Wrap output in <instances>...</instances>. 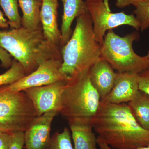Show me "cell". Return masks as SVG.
<instances>
[{
	"label": "cell",
	"instance_id": "1",
	"mask_svg": "<svg viewBox=\"0 0 149 149\" xmlns=\"http://www.w3.org/2000/svg\"><path fill=\"white\" fill-rule=\"evenodd\" d=\"M93 128L99 137L115 149H137L149 144V131L136 121L126 103L101 101Z\"/></svg>",
	"mask_w": 149,
	"mask_h": 149
},
{
	"label": "cell",
	"instance_id": "2",
	"mask_svg": "<svg viewBox=\"0 0 149 149\" xmlns=\"http://www.w3.org/2000/svg\"><path fill=\"white\" fill-rule=\"evenodd\" d=\"M0 46L22 65L26 75L49 60L62 59L60 48L47 40L42 27L0 30Z\"/></svg>",
	"mask_w": 149,
	"mask_h": 149
},
{
	"label": "cell",
	"instance_id": "3",
	"mask_svg": "<svg viewBox=\"0 0 149 149\" xmlns=\"http://www.w3.org/2000/svg\"><path fill=\"white\" fill-rule=\"evenodd\" d=\"M76 19L71 37L61 49L60 70L67 80L89 70L100 59L101 46L96 40L87 10Z\"/></svg>",
	"mask_w": 149,
	"mask_h": 149
},
{
	"label": "cell",
	"instance_id": "4",
	"mask_svg": "<svg viewBox=\"0 0 149 149\" xmlns=\"http://www.w3.org/2000/svg\"><path fill=\"white\" fill-rule=\"evenodd\" d=\"M89 70L67 80L59 113L68 121L94 122L98 111L100 97L91 83Z\"/></svg>",
	"mask_w": 149,
	"mask_h": 149
},
{
	"label": "cell",
	"instance_id": "5",
	"mask_svg": "<svg viewBox=\"0 0 149 149\" xmlns=\"http://www.w3.org/2000/svg\"><path fill=\"white\" fill-rule=\"evenodd\" d=\"M139 37L136 31L121 37L113 29L109 30L101 45L100 58L117 72L140 74L148 68L149 61L146 56L139 55L133 49V43Z\"/></svg>",
	"mask_w": 149,
	"mask_h": 149
},
{
	"label": "cell",
	"instance_id": "6",
	"mask_svg": "<svg viewBox=\"0 0 149 149\" xmlns=\"http://www.w3.org/2000/svg\"><path fill=\"white\" fill-rule=\"evenodd\" d=\"M37 116L32 102L24 91L13 92L0 86L1 132H25Z\"/></svg>",
	"mask_w": 149,
	"mask_h": 149
},
{
	"label": "cell",
	"instance_id": "7",
	"mask_svg": "<svg viewBox=\"0 0 149 149\" xmlns=\"http://www.w3.org/2000/svg\"><path fill=\"white\" fill-rule=\"evenodd\" d=\"M85 8L93 22L96 40L101 45L107 31L123 25L140 30L139 21L133 14L111 11L109 0H85Z\"/></svg>",
	"mask_w": 149,
	"mask_h": 149
},
{
	"label": "cell",
	"instance_id": "8",
	"mask_svg": "<svg viewBox=\"0 0 149 149\" xmlns=\"http://www.w3.org/2000/svg\"><path fill=\"white\" fill-rule=\"evenodd\" d=\"M62 59L49 60L41 63L37 70L21 79L9 85H3L8 91L21 92L29 88L49 85L59 81L66 80L60 72Z\"/></svg>",
	"mask_w": 149,
	"mask_h": 149
},
{
	"label": "cell",
	"instance_id": "9",
	"mask_svg": "<svg viewBox=\"0 0 149 149\" xmlns=\"http://www.w3.org/2000/svg\"><path fill=\"white\" fill-rule=\"evenodd\" d=\"M66 83V80H59L49 85L29 88L23 91L32 102L37 116L52 111L59 113L62 96Z\"/></svg>",
	"mask_w": 149,
	"mask_h": 149
},
{
	"label": "cell",
	"instance_id": "10",
	"mask_svg": "<svg viewBox=\"0 0 149 149\" xmlns=\"http://www.w3.org/2000/svg\"><path fill=\"white\" fill-rule=\"evenodd\" d=\"M58 114L52 111L35 118L24 132L25 149H47L51 141V125Z\"/></svg>",
	"mask_w": 149,
	"mask_h": 149
},
{
	"label": "cell",
	"instance_id": "11",
	"mask_svg": "<svg viewBox=\"0 0 149 149\" xmlns=\"http://www.w3.org/2000/svg\"><path fill=\"white\" fill-rule=\"evenodd\" d=\"M139 74L117 72L114 86L101 101L120 104L130 101L139 92Z\"/></svg>",
	"mask_w": 149,
	"mask_h": 149
},
{
	"label": "cell",
	"instance_id": "12",
	"mask_svg": "<svg viewBox=\"0 0 149 149\" xmlns=\"http://www.w3.org/2000/svg\"><path fill=\"white\" fill-rule=\"evenodd\" d=\"M40 18L43 34L48 41L61 48V34L58 24V0H42Z\"/></svg>",
	"mask_w": 149,
	"mask_h": 149
},
{
	"label": "cell",
	"instance_id": "13",
	"mask_svg": "<svg viewBox=\"0 0 149 149\" xmlns=\"http://www.w3.org/2000/svg\"><path fill=\"white\" fill-rule=\"evenodd\" d=\"M117 72L107 62L100 59L89 70L90 80L100 97L101 100L109 94L114 86Z\"/></svg>",
	"mask_w": 149,
	"mask_h": 149
},
{
	"label": "cell",
	"instance_id": "14",
	"mask_svg": "<svg viewBox=\"0 0 149 149\" xmlns=\"http://www.w3.org/2000/svg\"><path fill=\"white\" fill-rule=\"evenodd\" d=\"M74 144V149H97V138L92 129L94 122L87 120L68 121Z\"/></svg>",
	"mask_w": 149,
	"mask_h": 149
},
{
	"label": "cell",
	"instance_id": "15",
	"mask_svg": "<svg viewBox=\"0 0 149 149\" xmlns=\"http://www.w3.org/2000/svg\"><path fill=\"white\" fill-rule=\"evenodd\" d=\"M63 4V15L62 17L61 32V48L66 44L72 33L71 25L75 18L86 10L85 1L83 0H61Z\"/></svg>",
	"mask_w": 149,
	"mask_h": 149
},
{
	"label": "cell",
	"instance_id": "16",
	"mask_svg": "<svg viewBox=\"0 0 149 149\" xmlns=\"http://www.w3.org/2000/svg\"><path fill=\"white\" fill-rule=\"evenodd\" d=\"M19 6L22 11L21 26L29 30L42 27L40 15L42 0H18Z\"/></svg>",
	"mask_w": 149,
	"mask_h": 149
},
{
	"label": "cell",
	"instance_id": "17",
	"mask_svg": "<svg viewBox=\"0 0 149 149\" xmlns=\"http://www.w3.org/2000/svg\"><path fill=\"white\" fill-rule=\"evenodd\" d=\"M127 104L136 121L149 131V95L139 91Z\"/></svg>",
	"mask_w": 149,
	"mask_h": 149
},
{
	"label": "cell",
	"instance_id": "18",
	"mask_svg": "<svg viewBox=\"0 0 149 149\" xmlns=\"http://www.w3.org/2000/svg\"><path fill=\"white\" fill-rule=\"evenodd\" d=\"M0 6L8 19L9 27L11 29L22 27L21 17L19 12L18 0H0Z\"/></svg>",
	"mask_w": 149,
	"mask_h": 149
},
{
	"label": "cell",
	"instance_id": "19",
	"mask_svg": "<svg viewBox=\"0 0 149 149\" xmlns=\"http://www.w3.org/2000/svg\"><path fill=\"white\" fill-rule=\"evenodd\" d=\"M25 75L23 66L18 61L13 59L9 69L0 74V86L11 84Z\"/></svg>",
	"mask_w": 149,
	"mask_h": 149
},
{
	"label": "cell",
	"instance_id": "20",
	"mask_svg": "<svg viewBox=\"0 0 149 149\" xmlns=\"http://www.w3.org/2000/svg\"><path fill=\"white\" fill-rule=\"evenodd\" d=\"M47 149H74L69 129L65 128L61 132H56L51 137Z\"/></svg>",
	"mask_w": 149,
	"mask_h": 149
},
{
	"label": "cell",
	"instance_id": "21",
	"mask_svg": "<svg viewBox=\"0 0 149 149\" xmlns=\"http://www.w3.org/2000/svg\"><path fill=\"white\" fill-rule=\"evenodd\" d=\"M133 14L139 21L140 30L143 31L149 28V0H143L135 6Z\"/></svg>",
	"mask_w": 149,
	"mask_h": 149
},
{
	"label": "cell",
	"instance_id": "22",
	"mask_svg": "<svg viewBox=\"0 0 149 149\" xmlns=\"http://www.w3.org/2000/svg\"><path fill=\"white\" fill-rule=\"evenodd\" d=\"M24 146V132L19 131L11 133L10 143L9 149H23Z\"/></svg>",
	"mask_w": 149,
	"mask_h": 149
},
{
	"label": "cell",
	"instance_id": "23",
	"mask_svg": "<svg viewBox=\"0 0 149 149\" xmlns=\"http://www.w3.org/2000/svg\"><path fill=\"white\" fill-rule=\"evenodd\" d=\"M139 91L149 95V67L139 74Z\"/></svg>",
	"mask_w": 149,
	"mask_h": 149
},
{
	"label": "cell",
	"instance_id": "24",
	"mask_svg": "<svg viewBox=\"0 0 149 149\" xmlns=\"http://www.w3.org/2000/svg\"><path fill=\"white\" fill-rule=\"evenodd\" d=\"M0 61L1 66L5 68H10L13 60L11 56L3 48L0 46Z\"/></svg>",
	"mask_w": 149,
	"mask_h": 149
},
{
	"label": "cell",
	"instance_id": "25",
	"mask_svg": "<svg viewBox=\"0 0 149 149\" xmlns=\"http://www.w3.org/2000/svg\"><path fill=\"white\" fill-rule=\"evenodd\" d=\"M11 133L0 132V149H9L10 146Z\"/></svg>",
	"mask_w": 149,
	"mask_h": 149
},
{
	"label": "cell",
	"instance_id": "26",
	"mask_svg": "<svg viewBox=\"0 0 149 149\" xmlns=\"http://www.w3.org/2000/svg\"><path fill=\"white\" fill-rule=\"evenodd\" d=\"M143 0H116L115 5L119 8H123L128 6H135Z\"/></svg>",
	"mask_w": 149,
	"mask_h": 149
},
{
	"label": "cell",
	"instance_id": "27",
	"mask_svg": "<svg viewBox=\"0 0 149 149\" xmlns=\"http://www.w3.org/2000/svg\"><path fill=\"white\" fill-rule=\"evenodd\" d=\"M97 141L100 149H113L98 136L97 137ZM137 149H149V144L146 146L140 147Z\"/></svg>",
	"mask_w": 149,
	"mask_h": 149
},
{
	"label": "cell",
	"instance_id": "28",
	"mask_svg": "<svg viewBox=\"0 0 149 149\" xmlns=\"http://www.w3.org/2000/svg\"><path fill=\"white\" fill-rule=\"evenodd\" d=\"M9 27L8 20L6 19L4 15L2 12L0 10V28L1 29H8Z\"/></svg>",
	"mask_w": 149,
	"mask_h": 149
},
{
	"label": "cell",
	"instance_id": "29",
	"mask_svg": "<svg viewBox=\"0 0 149 149\" xmlns=\"http://www.w3.org/2000/svg\"><path fill=\"white\" fill-rule=\"evenodd\" d=\"M146 57L147 59H148V61H149V51L148 52V54H147L146 55Z\"/></svg>",
	"mask_w": 149,
	"mask_h": 149
},
{
	"label": "cell",
	"instance_id": "30",
	"mask_svg": "<svg viewBox=\"0 0 149 149\" xmlns=\"http://www.w3.org/2000/svg\"><path fill=\"white\" fill-rule=\"evenodd\" d=\"M1 132V131H0V132Z\"/></svg>",
	"mask_w": 149,
	"mask_h": 149
}]
</instances>
